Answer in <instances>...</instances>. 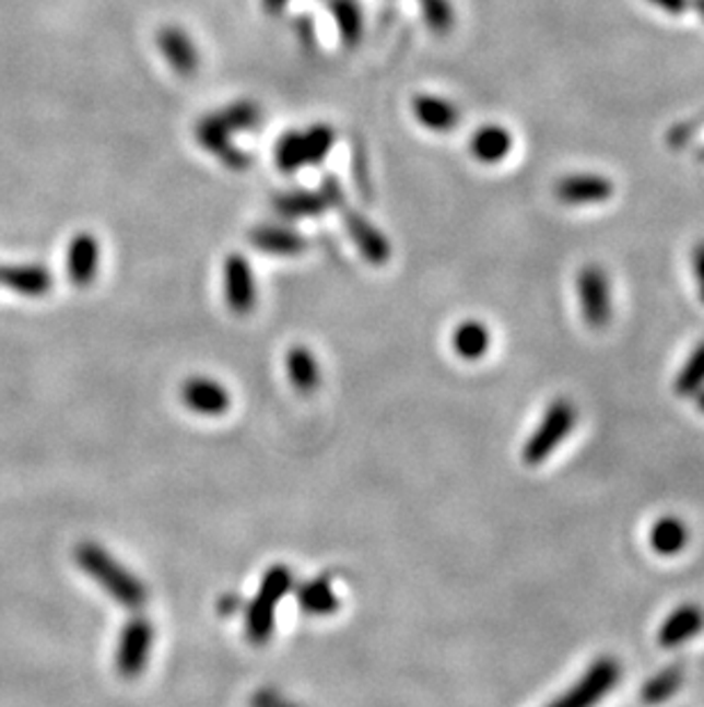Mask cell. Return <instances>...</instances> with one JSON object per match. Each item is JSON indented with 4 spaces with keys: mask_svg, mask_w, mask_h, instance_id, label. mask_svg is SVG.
Here are the masks:
<instances>
[{
    "mask_svg": "<svg viewBox=\"0 0 704 707\" xmlns=\"http://www.w3.org/2000/svg\"><path fill=\"white\" fill-rule=\"evenodd\" d=\"M75 561H79L81 570H85L121 606L138 609L146 602L142 581L126 570L106 550H101L94 543H83L75 550Z\"/></svg>",
    "mask_w": 704,
    "mask_h": 707,
    "instance_id": "1",
    "label": "cell"
},
{
    "mask_svg": "<svg viewBox=\"0 0 704 707\" xmlns=\"http://www.w3.org/2000/svg\"><path fill=\"white\" fill-rule=\"evenodd\" d=\"M337 133L327 125H314L305 131H289L274 144V165L282 173H297L307 165H318L335 150Z\"/></svg>",
    "mask_w": 704,
    "mask_h": 707,
    "instance_id": "2",
    "label": "cell"
},
{
    "mask_svg": "<svg viewBox=\"0 0 704 707\" xmlns=\"http://www.w3.org/2000/svg\"><path fill=\"white\" fill-rule=\"evenodd\" d=\"M291 584H293V577L284 566H274L266 573L259 593L247 606L245 629H247V639L251 644H266L270 639L274 627V612L284 600V596L289 593Z\"/></svg>",
    "mask_w": 704,
    "mask_h": 707,
    "instance_id": "3",
    "label": "cell"
},
{
    "mask_svg": "<svg viewBox=\"0 0 704 707\" xmlns=\"http://www.w3.org/2000/svg\"><path fill=\"white\" fill-rule=\"evenodd\" d=\"M574 424H576V408L570 401L561 399L556 403H551L544 412L540 426L524 445L521 456L526 466H540V462H544L572 433Z\"/></svg>",
    "mask_w": 704,
    "mask_h": 707,
    "instance_id": "4",
    "label": "cell"
},
{
    "mask_svg": "<svg viewBox=\"0 0 704 707\" xmlns=\"http://www.w3.org/2000/svg\"><path fill=\"white\" fill-rule=\"evenodd\" d=\"M576 291H578V305H582L586 323L595 330L607 328L613 316L611 280L607 271L597 263L582 268V273L576 278Z\"/></svg>",
    "mask_w": 704,
    "mask_h": 707,
    "instance_id": "5",
    "label": "cell"
},
{
    "mask_svg": "<svg viewBox=\"0 0 704 707\" xmlns=\"http://www.w3.org/2000/svg\"><path fill=\"white\" fill-rule=\"evenodd\" d=\"M620 680V664L611 657H601L567 690L556 703L549 707H595L603 696H607Z\"/></svg>",
    "mask_w": 704,
    "mask_h": 707,
    "instance_id": "6",
    "label": "cell"
},
{
    "mask_svg": "<svg viewBox=\"0 0 704 707\" xmlns=\"http://www.w3.org/2000/svg\"><path fill=\"white\" fill-rule=\"evenodd\" d=\"M339 211H341V223L345 227V234L350 236L352 243H355L362 259H366L373 266H385L391 259L389 238L357 209L343 204Z\"/></svg>",
    "mask_w": 704,
    "mask_h": 707,
    "instance_id": "7",
    "label": "cell"
},
{
    "mask_svg": "<svg viewBox=\"0 0 704 707\" xmlns=\"http://www.w3.org/2000/svg\"><path fill=\"white\" fill-rule=\"evenodd\" d=\"M154 644V627L149 621L136 618L124 627L117 646V669L124 677H138L149 660Z\"/></svg>",
    "mask_w": 704,
    "mask_h": 707,
    "instance_id": "8",
    "label": "cell"
},
{
    "mask_svg": "<svg viewBox=\"0 0 704 707\" xmlns=\"http://www.w3.org/2000/svg\"><path fill=\"white\" fill-rule=\"evenodd\" d=\"M195 138L201 148H204L209 154H213L222 165H226L230 169H247L251 165V156L245 150L236 148V144L232 142V133L220 125L213 113L197 121Z\"/></svg>",
    "mask_w": 704,
    "mask_h": 707,
    "instance_id": "9",
    "label": "cell"
},
{
    "mask_svg": "<svg viewBox=\"0 0 704 707\" xmlns=\"http://www.w3.org/2000/svg\"><path fill=\"white\" fill-rule=\"evenodd\" d=\"M224 298L234 314H249L257 305V284L251 266L243 255L224 259Z\"/></svg>",
    "mask_w": 704,
    "mask_h": 707,
    "instance_id": "10",
    "label": "cell"
},
{
    "mask_svg": "<svg viewBox=\"0 0 704 707\" xmlns=\"http://www.w3.org/2000/svg\"><path fill=\"white\" fill-rule=\"evenodd\" d=\"M556 198L570 207H586L601 204L613 198V181L601 175H570L556 184Z\"/></svg>",
    "mask_w": 704,
    "mask_h": 707,
    "instance_id": "11",
    "label": "cell"
},
{
    "mask_svg": "<svg viewBox=\"0 0 704 707\" xmlns=\"http://www.w3.org/2000/svg\"><path fill=\"white\" fill-rule=\"evenodd\" d=\"M161 56L179 76H195L199 69V51L192 37L179 26H163L156 35Z\"/></svg>",
    "mask_w": 704,
    "mask_h": 707,
    "instance_id": "12",
    "label": "cell"
},
{
    "mask_svg": "<svg viewBox=\"0 0 704 707\" xmlns=\"http://www.w3.org/2000/svg\"><path fill=\"white\" fill-rule=\"evenodd\" d=\"M247 238L251 246L270 257H300L307 252V246H309L307 238L297 229L286 225H272V223L251 227Z\"/></svg>",
    "mask_w": 704,
    "mask_h": 707,
    "instance_id": "13",
    "label": "cell"
},
{
    "mask_svg": "<svg viewBox=\"0 0 704 707\" xmlns=\"http://www.w3.org/2000/svg\"><path fill=\"white\" fill-rule=\"evenodd\" d=\"M0 284L25 298H42L54 288V275L39 263H5L0 266Z\"/></svg>",
    "mask_w": 704,
    "mask_h": 707,
    "instance_id": "14",
    "label": "cell"
},
{
    "mask_svg": "<svg viewBox=\"0 0 704 707\" xmlns=\"http://www.w3.org/2000/svg\"><path fill=\"white\" fill-rule=\"evenodd\" d=\"M101 246L90 232L75 234L67 248V275L75 286H87L98 273Z\"/></svg>",
    "mask_w": 704,
    "mask_h": 707,
    "instance_id": "15",
    "label": "cell"
},
{
    "mask_svg": "<svg viewBox=\"0 0 704 707\" xmlns=\"http://www.w3.org/2000/svg\"><path fill=\"white\" fill-rule=\"evenodd\" d=\"M412 113L421 127L437 133L453 131L462 117L456 104L435 94H416L412 99Z\"/></svg>",
    "mask_w": 704,
    "mask_h": 707,
    "instance_id": "16",
    "label": "cell"
},
{
    "mask_svg": "<svg viewBox=\"0 0 704 707\" xmlns=\"http://www.w3.org/2000/svg\"><path fill=\"white\" fill-rule=\"evenodd\" d=\"M272 209L277 215L286 217V221H302V217H318L330 207H327L320 190L297 188L277 192L272 198Z\"/></svg>",
    "mask_w": 704,
    "mask_h": 707,
    "instance_id": "17",
    "label": "cell"
},
{
    "mask_svg": "<svg viewBox=\"0 0 704 707\" xmlns=\"http://www.w3.org/2000/svg\"><path fill=\"white\" fill-rule=\"evenodd\" d=\"M704 627V612L695 604H684L674 609L659 627V644L664 648H677L693 639Z\"/></svg>",
    "mask_w": 704,
    "mask_h": 707,
    "instance_id": "18",
    "label": "cell"
},
{
    "mask_svg": "<svg viewBox=\"0 0 704 707\" xmlns=\"http://www.w3.org/2000/svg\"><path fill=\"white\" fill-rule=\"evenodd\" d=\"M181 399L199 414H222L230 408V392L211 378H190L181 389Z\"/></svg>",
    "mask_w": 704,
    "mask_h": 707,
    "instance_id": "19",
    "label": "cell"
},
{
    "mask_svg": "<svg viewBox=\"0 0 704 707\" xmlns=\"http://www.w3.org/2000/svg\"><path fill=\"white\" fill-rule=\"evenodd\" d=\"M469 150L476 161H481L485 165H494L506 158L513 150V135L508 129L488 125L483 129H478L471 140H469Z\"/></svg>",
    "mask_w": 704,
    "mask_h": 707,
    "instance_id": "20",
    "label": "cell"
},
{
    "mask_svg": "<svg viewBox=\"0 0 704 707\" xmlns=\"http://www.w3.org/2000/svg\"><path fill=\"white\" fill-rule=\"evenodd\" d=\"M327 8L337 23L341 42L345 46H357L364 37V16L357 0H330Z\"/></svg>",
    "mask_w": 704,
    "mask_h": 707,
    "instance_id": "21",
    "label": "cell"
},
{
    "mask_svg": "<svg viewBox=\"0 0 704 707\" xmlns=\"http://www.w3.org/2000/svg\"><path fill=\"white\" fill-rule=\"evenodd\" d=\"M649 543H652V550L657 554L672 556L687 547L689 529L679 518H672V516L661 518L654 522V527L649 531Z\"/></svg>",
    "mask_w": 704,
    "mask_h": 707,
    "instance_id": "22",
    "label": "cell"
},
{
    "mask_svg": "<svg viewBox=\"0 0 704 707\" xmlns=\"http://www.w3.org/2000/svg\"><path fill=\"white\" fill-rule=\"evenodd\" d=\"M297 602L307 614H314V616L332 614L339 609V600H337L332 584L325 577L302 584V587L297 589Z\"/></svg>",
    "mask_w": 704,
    "mask_h": 707,
    "instance_id": "23",
    "label": "cell"
},
{
    "mask_svg": "<svg viewBox=\"0 0 704 707\" xmlns=\"http://www.w3.org/2000/svg\"><path fill=\"white\" fill-rule=\"evenodd\" d=\"M490 349V332L481 321H465L453 332V351L465 360L483 357Z\"/></svg>",
    "mask_w": 704,
    "mask_h": 707,
    "instance_id": "24",
    "label": "cell"
},
{
    "mask_svg": "<svg viewBox=\"0 0 704 707\" xmlns=\"http://www.w3.org/2000/svg\"><path fill=\"white\" fill-rule=\"evenodd\" d=\"M286 372L295 389L300 392H312V389L318 387L320 372H318V362L307 349H291L286 355Z\"/></svg>",
    "mask_w": 704,
    "mask_h": 707,
    "instance_id": "25",
    "label": "cell"
},
{
    "mask_svg": "<svg viewBox=\"0 0 704 707\" xmlns=\"http://www.w3.org/2000/svg\"><path fill=\"white\" fill-rule=\"evenodd\" d=\"M213 115L232 135L257 129L261 125V117H263L261 108L255 102H236L222 110H215Z\"/></svg>",
    "mask_w": 704,
    "mask_h": 707,
    "instance_id": "26",
    "label": "cell"
},
{
    "mask_svg": "<svg viewBox=\"0 0 704 707\" xmlns=\"http://www.w3.org/2000/svg\"><path fill=\"white\" fill-rule=\"evenodd\" d=\"M682 685H684V669L668 667L661 673L647 680V685L641 692V698L647 705H659V703H666L668 698H672Z\"/></svg>",
    "mask_w": 704,
    "mask_h": 707,
    "instance_id": "27",
    "label": "cell"
},
{
    "mask_svg": "<svg viewBox=\"0 0 704 707\" xmlns=\"http://www.w3.org/2000/svg\"><path fill=\"white\" fill-rule=\"evenodd\" d=\"M425 26L437 37H446L456 26V12H453L450 0H416Z\"/></svg>",
    "mask_w": 704,
    "mask_h": 707,
    "instance_id": "28",
    "label": "cell"
},
{
    "mask_svg": "<svg viewBox=\"0 0 704 707\" xmlns=\"http://www.w3.org/2000/svg\"><path fill=\"white\" fill-rule=\"evenodd\" d=\"M704 387V341L691 353L682 372L674 378V392L679 397H693Z\"/></svg>",
    "mask_w": 704,
    "mask_h": 707,
    "instance_id": "29",
    "label": "cell"
},
{
    "mask_svg": "<svg viewBox=\"0 0 704 707\" xmlns=\"http://www.w3.org/2000/svg\"><path fill=\"white\" fill-rule=\"evenodd\" d=\"M318 190H320V195H322L327 207H330V209H341L345 204V192H343V188H341V184H339V179L335 175H325Z\"/></svg>",
    "mask_w": 704,
    "mask_h": 707,
    "instance_id": "30",
    "label": "cell"
},
{
    "mask_svg": "<svg viewBox=\"0 0 704 707\" xmlns=\"http://www.w3.org/2000/svg\"><path fill=\"white\" fill-rule=\"evenodd\" d=\"M693 273L697 280V291H700V301L704 303V240L697 243L693 248Z\"/></svg>",
    "mask_w": 704,
    "mask_h": 707,
    "instance_id": "31",
    "label": "cell"
},
{
    "mask_svg": "<svg viewBox=\"0 0 704 707\" xmlns=\"http://www.w3.org/2000/svg\"><path fill=\"white\" fill-rule=\"evenodd\" d=\"M649 3L661 8V10H666L672 16H679V14H684L689 10L691 0H649Z\"/></svg>",
    "mask_w": 704,
    "mask_h": 707,
    "instance_id": "32",
    "label": "cell"
},
{
    "mask_svg": "<svg viewBox=\"0 0 704 707\" xmlns=\"http://www.w3.org/2000/svg\"><path fill=\"white\" fill-rule=\"evenodd\" d=\"M261 5H263V10H266L268 14L277 16V14H280V12L289 5V0H261Z\"/></svg>",
    "mask_w": 704,
    "mask_h": 707,
    "instance_id": "33",
    "label": "cell"
},
{
    "mask_svg": "<svg viewBox=\"0 0 704 707\" xmlns=\"http://www.w3.org/2000/svg\"><path fill=\"white\" fill-rule=\"evenodd\" d=\"M695 397V403H697V408L704 412V387L702 389H697V392L693 394Z\"/></svg>",
    "mask_w": 704,
    "mask_h": 707,
    "instance_id": "34",
    "label": "cell"
},
{
    "mask_svg": "<svg viewBox=\"0 0 704 707\" xmlns=\"http://www.w3.org/2000/svg\"><path fill=\"white\" fill-rule=\"evenodd\" d=\"M691 5L695 8V12L702 16V21H704V0H691Z\"/></svg>",
    "mask_w": 704,
    "mask_h": 707,
    "instance_id": "35",
    "label": "cell"
}]
</instances>
